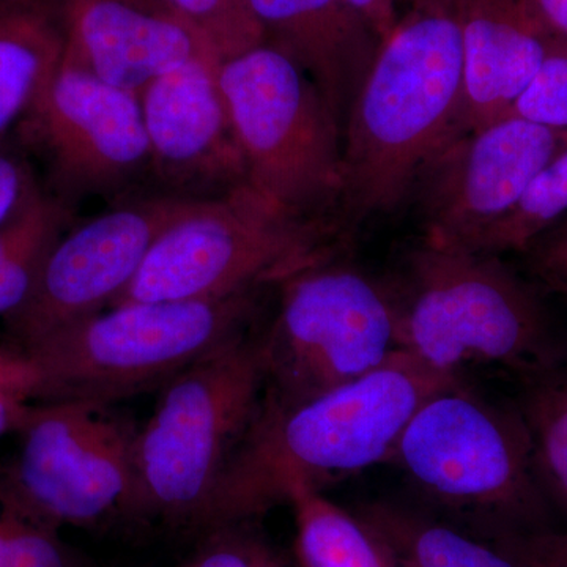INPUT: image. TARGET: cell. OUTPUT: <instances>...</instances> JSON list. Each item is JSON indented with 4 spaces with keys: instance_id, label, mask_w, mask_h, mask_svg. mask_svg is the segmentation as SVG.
I'll return each instance as SVG.
<instances>
[{
    "instance_id": "6da1fadb",
    "label": "cell",
    "mask_w": 567,
    "mask_h": 567,
    "mask_svg": "<svg viewBox=\"0 0 567 567\" xmlns=\"http://www.w3.org/2000/svg\"><path fill=\"white\" fill-rule=\"evenodd\" d=\"M461 382L399 350L371 374L303 401H260L213 496L204 532L260 520L298 491L322 492L393 457L410 417ZM203 532V533H204Z\"/></svg>"
},
{
    "instance_id": "7a4b0ae2",
    "label": "cell",
    "mask_w": 567,
    "mask_h": 567,
    "mask_svg": "<svg viewBox=\"0 0 567 567\" xmlns=\"http://www.w3.org/2000/svg\"><path fill=\"white\" fill-rule=\"evenodd\" d=\"M464 59L453 0H415L380 43L344 126L347 223L390 215L456 137Z\"/></svg>"
},
{
    "instance_id": "3957f363",
    "label": "cell",
    "mask_w": 567,
    "mask_h": 567,
    "mask_svg": "<svg viewBox=\"0 0 567 567\" xmlns=\"http://www.w3.org/2000/svg\"><path fill=\"white\" fill-rule=\"evenodd\" d=\"M264 390L256 328L167 382L134 443L133 518L199 536Z\"/></svg>"
},
{
    "instance_id": "277c9868",
    "label": "cell",
    "mask_w": 567,
    "mask_h": 567,
    "mask_svg": "<svg viewBox=\"0 0 567 567\" xmlns=\"http://www.w3.org/2000/svg\"><path fill=\"white\" fill-rule=\"evenodd\" d=\"M265 290L213 300L128 301L66 324L22 349L39 375V402L114 405L162 390L254 330Z\"/></svg>"
},
{
    "instance_id": "5b68a950",
    "label": "cell",
    "mask_w": 567,
    "mask_h": 567,
    "mask_svg": "<svg viewBox=\"0 0 567 567\" xmlns=\"http://www.w3.org/2000/svg\"><path fill=\"white\" fill-rule=\"evenodd\" d=\"M399 306V350L458 375L492 363L527 377L561 368L563 353L536 290L502 256L425 244L410 254Z\"/></svg>"
},
{
    "instance_id": "8992f818",
    "label": "cell",
    "mask_w": 567,
    "mask_h": 567,
    "mask_svg": "<svg viewBox=\"0 0 567 567\" xmlns=\"http://www.w3.org/2000/svg\"><path fill=\"white\" fill-rule=\"evenodd\" d=\"M218 80L246 185L295 218L341 226L344 130L319 85L267 43L219 63Z\"/></svg>"
},
{
    "instance_id": "52a82bcc",
    "label": "cell",
    "mask_w": 567,
    "mask_h": 567,
    "mask_svg": "<svg viewBox=\"0 0 567 567\" xmlns=\"http://www.w3.org/2000/svg\"><path fill=\"white\" fill-rule=\"evenodd\" d=\"M390 462L429 502L480 529L516 532L543 516L544 492L520 413L492 404L461 382L410 417Z\"/></svg>"
},
{
    "instance_id": "ba28073f",
    "label": "cell",
    "mask_w": 567,
    "mask_h": 567,
    "mask_svg": "<svg viewBox=\"0 0 567 567\" xmlns=\"http://www.w3.org/2000/svg\"><path fill=\"white\" fill-rule=\"evenodd\" d=\"M339 241L338 224L295 218L244 185L204 200L159 235L115 305L213 300L271 289L295 271L334 257Z\"/></svg>"
},
{
    "instance_id": "9c48e42d",
    "label": "cell",
    "mask_w": 567,
    "mask_h": 567,
    "mask_svg": "<svg viewBox=\"0 0 567 567\" xmlns=\"http://www.w3.org/2000/svg\"><path fill=\"white\" fill-rule=\"evenodd\" d=\"M275 289L278 309L262 330L264 401L287 404L344 386L399 352L398 297L338 257Z\"/></svg>"
},
{
    "instance_id": "30bf717a",
    "label": "cell",
    "mask_w": 567,
    "mask_h": 567,
    "mask_svg": "<svg viewBox=\"0 0 567 567\" xmlns=\"http://www.w3.org/2000/svg\"><path fill=\"white\" fill-rule=\"evenodd\" d=\"M137 431L112 405L35 402L0 470V496L59 529L133 518Z\"/></svg>"
},
{
    "instance_id": "8fae6325",
    "label": "cell",
    "mask_w": 567,
    "mask_h": 567,
    "mask_svg": "<svg viewBox=\"0 0 567 567\" xmlns=\"http://www.w3.org/2000/svg\"><path fill=\"white\" fill-rule=\"evenodd\" d=\"M204 200L152 194L65 230L52 245L31 293L6 320L10 344L44 336L115 305L159 235Z\"/></svg>"
},
{
    "instance_id": "7c38bea8",
    "label": "cell",
    "mask_w": 567,
    "mask_h": 567,
    "mask_svg": "<svg viewBox=\"0 0 567 567\" xmlns=\"http://www.w3.org/2000/svg\"><path fill=\"white\" fill-rule=\"evenodd\" d=\"M566 148L567 130L513 115L446 142L425 164L410 197L425 244L472 248Z\"/></svg>"
},
{
    "instance_id": "4fadbf2b",
    "label": "cell",
    "mask_w": 567,
    "mask_h": 567,
    "mask_svg": "<svg viewBox=\"0 0 567 567\" xmlns=\"http://www.w3.org/2000/svg\"><path fill=\"white\" fill-rule=\"evenodd\" d=\"M22 123L47 156L54 197L65 205L123 193L151 175L137 93L107 84L63 58Z\"/></svg>"
},
{
    "instance_id": "5bb4252c",
    "label": "cell",
    "mask_w": 567,
    "mask_h": 567,
    "mask_svg": "<svg viewBox=\"0 0 567 567\" xmlns=\"http://www.w3.org/2000/svg\"><path fill=\"white\" fill-rule=\"evenodd\" d=\"M218 59L183 62L140 92L151 178L163 194L213 200L246 185L244 158L218 80Z\"/></svg>"
},
{
    "instance_id": "9a60e30c",
    "label": "cell",
    "mask_w": 567,
    "mask_h": 567,
    "mask_svg": "<svg viewBox=\"0 0 567 567\" xmlns=\"http://www.w3.org/2000/svg\"><path fill=\"white\" fill-rule=\"evenodd\" d=\"M51 3L63 35V59L137 95L148 82L183 62L218 59L166 0Z\"/></svg>"
},
{
    "instance_id": "2e32d148",
    "label": "cell",
    "mask_w": 567,
    "mask_h": 567,
    "mask_svg": "<svg viewBox=\"0 0 567 567\" xmlns=\"http://www.w3.org/2000/svg\"><path fill=\"white\" fill-rule=\"evenodd\" d=\"M453 9L464 59L458 136L505 117L558 37L535 0H453Z\"/></svg>"
},
{
    "instance_id": "e0dca14e",
    "label": "cell",
    "mask_w": 567,
    "mask_h": 567,
    "mask_svg": "<svg viewBox=\"0 0 567 567\" xmlns=\"http://www.w3.org/2000/svg\"><path fill=\"white\" fill-rule=\"evenodd\" d=\"M264 43L293 59L319 85L344 130L379 37L347 0H251Z\"/></svg>"
},
{
    "instance_id": "ac0fdd59",
    "label": "cell",
    "mask_w": 567,
    "mask_h": 567,
    "mask_svg": "<svg viewBox=\"0 0 567 567\" xmlns=\"http://www.w3.org/2000/svg\"><path fill=\"white\" fill-rule=\"evenodd\" d=\"M63 48L51 0H0V141L39 99Z\"/></svg>"
},
{
    "instance_id": "d6986e66",
    "label": "cell",
    "mask_w": 567,
    "mask_h": 567,
    "mask_svg": "<svg viewBox=\"0 0 567 567\" xmlns=\"http://www.w3.org/2000/svg\"><path fill=\"white\" fill-rule=\"evenodd\" d=\"M357 516L401 567H520L492 540L393 503H368Z\"/></svg>"
},
{
    "instance_id": "ffe728a7",
    "label": "cell",
    "mask_w": 567,
    "mask_h": 567,
    "mask_svg": "<svg viewBox=\"0 0 567 567\" xmlns=\"http://www.w3.org/2000/svg\"><path fill=\"white\" fill-rule=\"evenodd\" d=\"M289 505L295 516V566L401 567L357 514L347 513L322 492H295Z\"/></svg>"
},
{
    "instance_id": "44dd1931",
    "label": "cell",
    "mask_w": 567,
    "mask_h": 567,
    "mask_svg": "<svg viewBox=\"0 0 567 567\" xmlns=\"http://www.w3.org/2000/svg\"><path fill=\"white\" fill-rule=\"evenodd\" d=\"M69 205L41 192L17 221L0 259V320L6 322L31 293L48 252L69 223Z\"/></svg>"
},
{
    "instance_id": "7402d4cb",
    "label": "cell",
    "mask_w": 567,
    "mask_h": 567,
    "mask_svg": "<svg viewBox=\"0 0 567 567\" xmlns=\"http://www.w3.org/2000/svg\"><path fill=\"white\" fill-rule=\"evenodd\" d=\"M528 382L520 412L532 435L537 476L567 513V372L559 368Z\"/></svg>"
},
{
    "instance_id": "603a6c76",
    "label": "cell",
    "mask_w": 567,
    "mask_h": 567,
    "mask_svg": "<svg viewBox=\"0 0 567 567\" xmlns=\"http://www.w3.org/2000/svg\"><path fill=\"white\" fill-rule=\"evenodd\" d=\"M567 213V148L536 175L509 212L477 238L468 251L525 252L529 245L557 226Z\"/></svg>"
},
{
    "instance_id": "cb8c5ba5",
    "label": "cell",
    "mask_w": 567,
    "mask_h": 567,
    "mask_svg": "<svg viewBox=\"0 0 567 567\" xmlns=\"http://www.w3.org/2000/svg\"><path fill=\"white\" fill-rule=\"evenodd\" d=\"M0 567H92L61 529L37 520L0 496Z\"/></svg>"
},
{
    "instance_id": "d4e9b609",
    "label": "cell",
    "mask_w": 567,
    "mask_h": 567,
    "mask_svg": "<svg viewBox=\"0 0 567 567\" xmlns=\"http://www.w3.org/2000/svg\"><path fill=\"white\" fill-rule=\"evenodd\" d=\"M189 28L199 33L219 61L264 43L251 0H166Z\"/></svg>"
},
{
    "instance_id": "484cf974",
    "label": "cell",
    "mask_w": 567,
    "mask_h": 567,
    "mask_svg": "<svg viewBox=\"0 0 567 567\" xmlns=\"http://www.w3.org/2000/svg\"><path fill=\"white\" fill-rule=\"evenodd\" d=\"M259 522H234L200 533L181 567H297L268 539Z\"/></svg>"
},
{
    "instance_id": "4316f807",
    "label": "cell",
    "mask_w": 567,
    "mask_h": 567,
    "mask_svg": "<svg viewBox=\"0 0 567 567\" xmlns=\"http://www.w3.org/2000/svg\"><path fill=\"white\" fill-rule=\"evenodd\" d=\"M506 115L550 128L567 130L566 40L558 37L554 41L539 70Z\"/></svg>"
},
{
    "instance_id": "83f0119b",
    "label": "cell",
    "mask_w": 567,
    "mask_h": 567,
    "mask_svg": "<svg viewBox=\"0 0 567 567\" xmlns=\"http://www.w3.org/2000/svg\"><path fill=\"white\" fill-rule=\"evenodd\" d=\"M39 394V375L24 350L0 346V439L17 434Z\"/></svg>"
},
{
    "instance_id": "f1b7e54d",
    "label": "cell",
    "mask_w": 567,
    "mask_h": 567,
    "mask_svg": "<svg viewBox=\"0 0 567 567\" xmlns=\"http://www.w3.org/2000/svg\"><path fill=\"white\" fill-rule=\"evenodd\" d=\"M488 540L520 567H567V533L524 529L499 533Z\"/></svg>"
},
{
    "instance_id": "f546056e",
    "label": "cell",
    "mask_w": 567,
    "mask_h": 567,
    "mask_svg": "<svg viewBox=\"0 0 567 567\" xmlns=\"http://www.w3.org/2000/svg\"><path fill=\"white\" fill-rule=\"evenodd\" d=\"M40 193L28 162L0 141V230L17 221Z\"/></svg>"
},
{
    "instance_id": "4dcf8cb0",
    "label": "cell",
    "mask_w": 567,
    "mask_h": 567,
    "mask_svg": "<svg viewBox=\"0 0 567 567\" xmlns=\"http://www.w3.org/2000/svg\"><path fill=\"white\" fill-rule=\"evenodd\" d=\"M525 254L537 281L567 298V219L537 237Z\"/></svg>"
},
{
    "instance_id": "1f68e13d",
    "label": "cell",
    "mask_w": 567,
    "mask_h": 567,
    "mask_svg": "<svg viewBox=\"0 0 567 567\" xmlns=\"http://www.w3.org/2000/svg\"><path fill=\"white\" fill-rule=\"evenodd\" d=\"M380 41L386 39L398 24L401 11L398 0H347Z\"/></svg>"
},
{
    "instance_id": "d6a6232c",
    "label": "cell",
    "mask_w": 567,
    "mask_h": 567,
    "mask_svg": "<svg viewBox=\"0 0 567 567\" xmlns=\"http://www.w3.org/2000/svg\"><path fill=\"white\" fill-rule=\"evenodd\" d=\"M535 3L551 32L567 41V0H535Z\"/></svg>"
},
{
    "instance_id": "836d02e7",
    "label": "cell",
    "mask_w": 567,
    "mask_h": 567,
    "mask_svg": "<svg viewBox=\"0 0 567 567\" xmlns=\"http://www.w3.org/2000/svg\"><path fill=\"white\" fill-rule=\"evenodd\" d=\"M11 230H13V223L10 224L6 229L0 230V259H2L3 252H6L7 246L11 238Z\"/></svg>"
},
{
    "instance_id": "e575fe53",
    "label": "cell",
    "mask_w": 567,
    "mask_h": 567,
    "mask_svg": "<svg viewBox=\"0 0 567 567\" xmlns=\"http://www.w3.org/2000/svg\"><path fill=\"white\" fill-rule=\"evenodd\" d=\"M412 2H415V0H398L399 11L406 9Z\"/></svg>"
}]
</instances>
